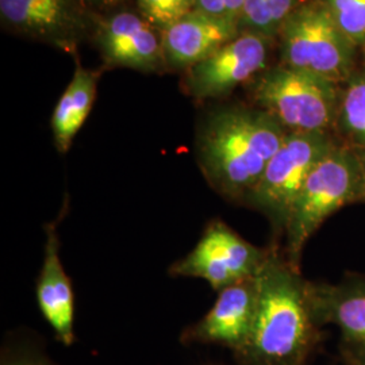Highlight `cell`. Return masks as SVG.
Instances as JSON below:
<instances>
[{
    "label": "cell",
    "mask_w": 365,
    "mask_h": 365,
    "mask_svg": "<svg viewBox=\"0 0 365 365\" xmlns=\"http://www.w3.org/2000/svg\"><path fill=\"white\" fill-rule=\"evenodd\" d=\"M257 309L244 365H303L317 336L310 284L287 259L269 250L256 274Z\"/></svg>",
    "instance_id": "obj_1"
},
{
    "label": "cell",
    "mask_w": 365,
    "mask_h": 365,
    "mask_svg": "<svg viewBox=\"0 0 365 365\" xmlns=\"http://www.w3.org/2000/svg\"><path fill=\"white\" fill-rule=\"evenodd\" d=\"M287 133L264 110L222 108L197 133L199 167L217 192L247 202Z\"/></svg>",
    "instance_id": "obj_2"
},
{
    "label": "cell",
    "mask_w": 365,
    "mask_h": 365,
    "mask_svg": "<svg viewBox=\"0 0 365 365\" xmlns=\"http://www.w3.org/2000/svg\"><path fill=\"white\" fill-rule=\"evenodd\" d=\"M357 200H364L361 157L336 145L312 170L294 202L284 227L287 260L299 268L302 252L319 226Z\"/></svg>",
    "instance_id": "obj_3"
},
{
    "label": "cell",
    "mask_w": 365,
    "mask_h": 365,
    "mask_svg": "<svg viewBox=\"0 0 365 365\" xmlns=\"http://www.w3.org/2000/svg\"><path fill=\"white\" fill-rule=\"evenodd\" d=\"M255 99L287 131L327 133L339 118L336 84L289 66L274 68L260 78Z\"/></svg>",
    "instance_id": "obj_4"
},
{
    "label": "cell",
    "mask_w": 365,
    "mask_h": 365,
    "mask_svg": "<svg viewBox=\"0 0 365 365\" xmlns=\"http://www.w3.org/2000/svg\"><path fill=\"white\" fill-rule=\"evenodd\" d=\"M284 66L339 84L349 76L353 43L319 1L302 6L280 29Z\"/></svg>",
    "instance_id": "obj_5"
},
{
    "label": "cell",
    "mask_w": 365,
    "mask_h": 365,
    "mask_svg": "<svg viewBox=\"0 0 365 365\" xmlns=\"http://www.w3.org/2000/svg\"><path fill=\"white\" fill-rule=\"evenodd\" d=\"M334 146L327 133L288 131L247 202L262 212L276 230H284L303 184Z\"/></svg>",
    "instance_id": "obj_6"
},
{
    "label": "cell",
    "mask_w": 365,
    "mask_h": 365,
    "mask_svg": "<svg viewBox=\"0 0 365 365\" xmlns=\"http://www.w3.org/2000/svg\"><path fill=\"white\" fill-rule=\"evenodd\" d=\"M269 250L252 245L225 222H210L195 248L176 261L170 274L203 279L218 292L259 274Z\"/></svg>",
    "instance_id": "obj_7"
},
{
    "label": "cell",
    "mask_w": 365,
    "mask_h": 365,
    "mask_svg": "<svg viewBox=\"0 0 365 365\" xmlns=\"http://www.w3.org/2000/svg\"><path fill=\"white\" fill-rule=\"evenodd\" d=\"M267 57V37L253 31L238 34L206 60L190 66L184 86L199 101L221 98L262 71Z\"/></svg>",
    "instance_id": "obj_8"
},
{
    "label": "cell",
    "mask_w": 365,
    "mask_h": 365,
    "mask_svg": "<svg viewBox=\"0 0 365 365\" xmlns=\"http://www.w3.org/2000/svg\"><path fill=\"white\" fill-rule=\"evenodd\" d=\"M314 318L318 327L339 329L344 351L353 365H365V280L339 284H310Z\"/></svg>",
    "instance_id": "obj_9"
},
{
    "label": "cell",
    "mask_w": 365,
    "mask_h": 365,
    "mask_svg": "<svg viewBox=\"0 0 365 365\" xmlns=\"http://www.w3.org/2000/svg\"><path fill=\"white\" fill-rule=\"evenodd\" d=\"M257 309L256 276L223 288L214 306L188 330L190 341L220 344L240 352L247 344Z\"/></svg>",
    "instance_id": "obj_10"
},
{
    "label": "cell",
    "mask_w": 365,
    "mask_h": 365,
    "mask_svg": "<svg viewBox=\"0 0 365 365\" xmlns=\"http://www.w3.org/2000/svg\"><path fill=\"white\" fill-rule=\"evenodd\" d=\"M3 24L71 49L84 29L76 0H0Z\"/></svg>",
    "instance_id": "obj_11"
},
{
    "label": "cell",
    "mask_w": 365,
    "mask_h": 365,
    "mask_svg": "<svg viewBox=\"0 0 365 365\" xmlns=\"http://www.w3.org/2000/svg\"><path fill=\"white\" fill-rule=\"evenodd\" d=\"M238 29L235 22L194 10L163 30L164 60L175 68L188 69L238 37Z\"/></svg>",
    "instance_id": "obj_12"
},
{
    "label": "cell",
    "mask_w": 365,
    "mask_h": 365,
    "mask_svg": "<svg viewBox=\"0 0 365 365\" xmlns=\"http://www.w3.org/2000/svg\"><path fill=\"white\" fill-rule=\"evenodd\" d=\"M98 42L113 66L152 71L165 61L163 42L152 24L135 14L119 13L106 19L99 27Z\"/></svg>",
    "instance_id": "obj_13"
},
{
    "label": "cell",
    "mask_w": 365,
    "mask_h": 365,
    "mask_svg": "<svg viewBox=\"0 0 365 365\" xmlns=\"http://www.w3.org/2000/svg\"><path fill=\"white\" fill-rule=\"evenodd\" d=\"M45 233V256L37 280V302L39 312L52 327L57 339L69 346L75 339L73 291L60 257L56 222L46 225Z\"/></svg>",
    "instance_id": "obj_14"
},
{
    "label": "cell",
    "mask_w": 365,
    "mask_h": 365,
    "mask_svg": "<svg viewBox=\"0 0 365 365\" xmlns=\"http://www.w3.org/2000/svg\"><path fill=\"white\" fill-rule=\"evenodd\" d=\"M98 75L78 66L66 92L57 102L52 115L54 144L60 153H66L73 138L91 113L96 98Z\"/></svg>",
    "instance_id": "obj_15"
},
{
    "label": "cell",
    "mask_w": 365,
    "mask_h": 365,
    "mask_svg": "<svg viewBox=\"0 0 365 365\" xmlns=\"http://www.w3.org/2000/svg\"><path fill=\"white\" fill-rule=\"evenodd\" d=\"M297 3L298 0H245L240 26L268 38L280 31L297 10Z\"/></svg>",
    "instance_id": "obj_16"
},
{
    "label": "cell",
    "mask_w": 365,
    "mask_h": 365,
    "mask_svg": "<svg viewBox=\"0 0 365 365\" xmlns=\"http://www.w3.org/2000/svg\"><path fill=\"white\" fill-rule=\"evenodd\" d=\"M342 131L365 150V78L349 81L342 101L339 102V118Z\"/></svg>",
    "instance_id": "obj_17"
},
{
    "label": "cell",
    "mask_w": 365,
    "mask_h": 365,
    "mask_svg": "<svg viewBox=\"0 0 365 365\" xmlns=\"http://www.w3.org/2000/svg\"><path fill=\"white\" fill-rule=\"evenodd\" d=\"M353 45L365 41V0H318Z\"/></svg>",
    "instance_id": "obj_18"
},
{
    "label": "cell",
    "mask_w": 365,
    "mask_h": 365,
    "mask_svg": "<svg viewBox=\"0 0 365 365\" xmlns=\"http://www.w3.org/2000/svg\"><path fill=\"white\" fill-rule=\"evenodd\" d=\"M145 19L165 30L195 10V0H138Z\"/></svg>",
    "instance_id": "obj_19"
},
{
    "label": "cell",
    "mask_w": 365,
    "mask_h": 365,
    "mask_svg": "<svg viewBox=\"0 0 365 365\" xmlns=\"http://www.w3.org/2000/svg\"><path fill=\"white\" fill-rule=\"evenodd\" d=\"M245 0H195V10L220 16L240 26Z\"/></svg>",
    "instance_id": "obj_20"
},
{
    "label": "cell",
    "mask_w": 365,
    "mask_h": 365,
    "mask_svg": "<svg viewBox=\"0 0 365 365\" xmlns=\"http://www.w3.org/2000/svg\"><path fill=\"white\" fill-rule=\"evenodd\" d=\"M1 365H53L46 359L34 353H18L3 360Z\"/></svg>",
    "instance_id": "obj_21"
},
{
    "label": "cell",
    "mask_w": 365,
    "mask_h": 365,
    "mask_svg": "<svg viewBox=\"0 0 365 365\" xmlns=\"http://www.w3.org/2000/svg\"><path fill=\"white\" fill-rule=\"evenodd\" d=\"M88 1L93 4H99V6H117L119 3H123L126 0H88Z\"/></svg>",
    "instance_id": "obj_22"
},
{
    "label": "cell",
    "mask_w": 365,
    "mask_h": 365,
    "mask_svg": "<svg viewBox=\"0 0 365 365\" xmlns=\"http://www.w3.org/2000/svg\"><path fill=\"white\" fill-rule=\"evenodd\" d=\"M361 164H363V172H364V200H365V150L364 155H361Z\"/></svg>",
    "instance_id": "obj_23"
}]
</instances>
